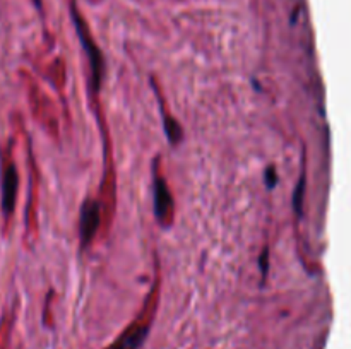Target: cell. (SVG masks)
Listing matches in <instances>:
<instances>
[{"mask_svg":"<svg viewBox=\"0 0 351 349\" xmlns=\"http://www.w3.org/2000/svg\"><path fill=\"white\" fill-rule=\"evenodd\" d=\"M267 187L273 188L274 185H276V173H274V168H269L267 170Z\"/></svg>","mask_w":351,"mask_h":349,"instance_id":"7","label":"cell"},{"mask_svg":"<svg viewBox=\"0 0 351 349\" xmlns=\"http://www.w3.org/2000/svg\"><path fill=\"white\" fill-rule=\"evenodd\" d=\"M173 211L175 205L170 188H168L165 178L160 173H156V177H154V212H156L160 224H170L171 219H173Z\"/></svg>","mask_w":351,"mask_h":349,"instance_id":"2","label":"cell"},{"mask_svg":"<svg viewBox=\"0 0 351 349\" xmlns=\"http://www.w3.org/2000/svg\"><path fill=\"white\" fill-rule=\"evenodd\" d=\"M163 127H165V132H167L168 140H170L171 144L180 142V139H182V129H180V125H178L177 120H173V118H171V116L165 115Z\"/></svg>","mask_w":351,"mask_h":349,"instance_id":"6","label":"cell"},{"mask_svg":"<svg viewBox=\"0 0 351 349\" xmlns=\"http://www.w3.org/2000/svg\"><path fill=\"white\" fill-rule=\"evenodd\" d=\"M74 21H75V27H77V34L79 40H81L82 47H84L86 53H88L89 64H91V70H93V82H95V88L99 89V84L103 81V74H105V60H103V55L99 51V48L96 47L95 40L89 34L88 26L84 24V21L81 19V16H77V12L74 10Z\"/></svg>","mask_w":351,"mask_h":349,"instance_id":"1","label":"cell"},{"mask_svg":"<svg viewBox=\"0 0 351 349\" xmlns=\"http://www.w3.org/2000/svg\"><path fill=\"white\" fill-rule=\"evenodd\" d=\"M99 219H101V211L96 201H88L81 207V219H79V235H81L82 246H88L91 240L95 238L96 231L99 228Z\"/></svg>","mask_w":351,"mask_h":349,"instance_id":"3","label":"cell"},{"mask_svg":"<svg viewBox=\"0 0 351 349\" xmlns=\"http://www.w3.org/2000/svg\"><path fill=\"white\" fill-rule=\"evenodd\" d=\"M147 331H149V320H147V318L137 320L136 324L130 325V327L120 335V339L115 342V346H113L112 349H139L144 337H146Z\"/></svg>","mask_w":351,"mask_h":349,"instance_id":"5","label":"cell"},{"mask_svg":"<svg viewBox=\"0 0 351 349\" xmlns=\"http://www.w3.org/2000/svg\"><path fill=\"white\" fill-rule=\"evenodd\" d=\"M17 185H19V177L14 163H7L2 170V211L5 216H10L16 205L17 197Z\"/></svg>","mask_w":351,"mask_h":349,"instance_id":"4","label":"cell"}]
</instances>
